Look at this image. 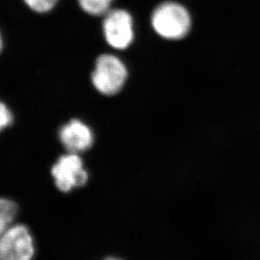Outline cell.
<instances>
[{"instance_id": "obj_1", "label": "cell", "mask_w": 260, "mask_h": 260, "mask_svg": "<svg viewBox=\"0 0 260 260\" xmlns=\"http://www.w3.org/2000/svg\"><path fill=\"white\" fill-rule=\"evenodd\" d=\"M129 69L125 61L114 52H103L96 57L90 74L92 86L106 96L116 95L125 87Z\"/></svg>"}, {"instance_id": "obj_2", "label": "cell", "mask_w": 260, "mask_h": 260, "mask_svg": "<svg viewBox=\"0 0 260 260\" xmlns=\"http://www.w3.org/2000/svg\"><path fill=\"white\" fill-rule=\"evenodd\" d=\"M149 22L155 34L171 41L186 37L191 28L189 11L173 1L162 2L154 7L150 14Z\"/></svg>"}, {"instance_id": "obj_3", "label": "cell", "mask_w": 260, "mask_h": 260, "mask_svg": "<svg viewBox=\"0 0 260 260\" xmlns=\"http://www.w3.org/2000/svg\"><path fill=\"white\" fill-rule=\"evenodd\" d=\"M104 37L114 51H124L132 46L136 37L135 21L130 11L111 8L101 18Z\"/></svg>"}, {"instance_id": "obj_4", "label": "cell", "mask_w": 260, "mask_h": 260, "mask_svg": "<svg viewBox=\"0 0 260 260\" xmlns=\"http://www.w3.org/2000/svg\"><path fill=\"white\" fill-rule=\"evenodd\" d=\"M34 254V241L25 225L9 226L0 237V260H29Z\"/></svg>"}, {"instance_id": "obj_5", "label": "cell", "mask_w": 260, "mask_h": 260, "mask_svg": "<svg viewBox=\"0 0 260 260\" xmlns=\"http://www.w3.org/2000/svg\"><path fill=\"white\" fill-rule=\"evenodd\" d=\"M52 174L59 190L66 193L76 187L84 186L88 181V173L81 157L72 152L59 157L52 167Z\"/></svg>"}, {"instance_id": "obj_6", "label": "cell", "mask_w": 260, "mask_h": 260, "mask_svg": "<svg viewBox=\"0 0 260 260\" xmlns=\"http://www.w3.org/2000/svg\"><path fill=\"white\" fill-rule=\"evenodd\" d=\"M59 139L69 152L78 153L93 146V134L88 125L81 120L74 119L61 126Z\"/></svg>"}, {"instance_id": "obj_7", "label": "cell", "mask_w": 260, "mask_h": 260, "mask_svg": "<svg viewBox=\"0 0 260 260\" xmlns=\"http://www.w3.org/2000/svg\"><path fill=\"white\" fill-rule=\"evenodd\" d=\"M82 10L93 17H102L113 7L115 0H77Z\"/></svg>"}, {"instance_id": "obj_8", "label": "cell", "mask_w": 260, "mask_h": 260, "mask_svg": "<svg viewBox=\"0 0 260 260\" xmlns=\"http://www.w3.org/2000/svg\"><path fill=\"white\" fill-rule=\"evenodd\" d=\"M18 206L15 202L0 198V223L10 226L17 215Z\"/></svg>"}, {"instance_id": "obj_9", "label": "cell", "mask_w": 260, "mask_h": 260, "mask_svg": "<svg viewBox=\"0 0 260 260\" xmlns=\"http://www.w3.org/2000/svg\"><path fill=\"white\" fill-rule=\"evenodd\" d=\"M28 7L38 14L50 12L57 6L59 0H24Z\"/></svg>"}, {"instance_id": "obj_10", "label": "cell", "mask_w": 260, "mask_h": 260, "mask_svg": "<svg viewBox=\"0 0 260 260\" xmlns=\"http://www.w3.org/2000/svg\"><path fill=\"white\" fill-rule=\"evenodd\" d=\"M12 113L5 104L0 101V132L10 126L13 123Z\"/></svg>"}, {"instance_id": "obj_11", "label": "cell", "mask_w": 260, "mask_h": 260, "mask_svg": "<svg viewBox=\"0 0 260 260\" xmlns=\"http://www.w3.org/2000/svg\"><path fill=\"white\" fill-rule=\"evenodd\" d=\"M5 46V42H4V37H3L2 32L0 30V54L3 52Z\"/></svg>"}, {"instance_id": "obj_12", "label": "cell", "mask_w": 260, "mask_h": 260, "mask_svg": "<svg viewBox=\"0 0 260 260\" xmlns=\"http://www.w3.org/2000/svg\"><path fill=\"white\" fill-rule=\"evenodd\" d=\"M9 226H5L4 224L0 223V237L2 235L3 233H5V230L8 229Z\"/></svg>"}]
</instances>
